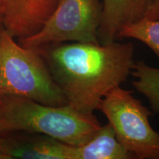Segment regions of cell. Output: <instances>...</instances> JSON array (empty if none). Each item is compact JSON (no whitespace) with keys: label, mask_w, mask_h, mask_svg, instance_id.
<instances>
[{"label":"cell","mask_w":159,"mask_h":159,"mask_svg":"<svg viewBox=\"0 0 159 159\" xmlns=\"http://www.w3.org/2000/svg\"><path fill=\"white\" fill-rule=\"evenodd\" d=\"M2 27V18L0 16V30H1Z\"/></svg>","instance_id":"14"},{"label":"cell","mask_w":159,"mask_h":159,"mask_svg":"<svg viewBox=\"0 0 159 159\" xmlns=\"http://www.w3.org/2000/svg\"><path fill=\"white\" fill-rule=\"evenodd\" d=\"M0 159H7L6 156L4 152L3 144H2V134H0Z\"/></svg>","instance_id":"13"},{"label":"cell","mask_w":159,"mask_h":159,"mask_svg":"<svg viewBox=\"0 0 159 159\" xmlns=\"http://www.w3.org/2000/svg\"><path fill=\"white\" fill-rule=\"evenodd\" d=\"M102 14L99 0H59L41 29L19 43L35 48L67 41L99 43Z\"/></svg>","instance_id":"5"},{"label":"cell","mask_w":159,"mask_h":159,"mask_svg":"<svg viewBox=\"0 0 159 159\" xmlns=\"http://www.w3.org/2000/svg\"><path fill=\"white\" fill-rule=\"evenodd\" d=\"M131 74L136 78L132 83L134 88L146 97L152 111L159 114V69L139 61Z\"/></svg>","instance_id":"10"},{"label":"cell","mask_w":159,"mask_h":159,"mask_svg":"<svg viewBox=\"0 0 159 159\" xmlns=\"http://www.w3.org/2000/svg\"><path fill=\"white\" fill-rule=\"evenodd\" d=\"M7 95L52 106L68 104L38 49L23 47L2 27L0 97Z\"/></svg>","instance_id":"3"},{"label":"cell","mask_w":159,"mask_h":159,"mask_svg":"<svg viewBox=\"0 0 159 159\" xmlns=\"http://www.w3.org/2000/svg\"><path fill=\"white\" fill-rule=\"evenodd\" d=\"M36 48L68 105L85 114L99 110L103 98L126 80L135 63L131 43H61Z\"/></svg>","instance_id":"1"},{"label":"cell","mask_w":159,"mask_h":159,"mask_svg":"<svg viewBox=\"0 0 159 159\" xmlns=\"http://www.w3.org/2000/svg\"><path fill=\"white\" fill-rule=\"evenodd\" d=\"M134 39L144 43L159 59V19L144 17L128 24L121 30L119 39Z\"/></svg>","instance_id":"11"},{"label":"cell","mask_w":159,"mask_h":159,"mask_svg":"<svg viewBox=\"0 0 159 159\" xmlns=\"http://www.w3.org/2000/svg\"><path fill=\"white\" fill-rule=\"evenodd\" d=\"M145 17L151 19H159V0H152L150 11Z\"/></svg>","instance_id":"12"},{"label":"cell","mask_w":159,"mask_h":159,"mask_svg":"<svg viewBox=\"0 0 159 159\" xmlns=\"http://www.w3.org/2000/svg\"><path fill=\"white\" fill-rule=\"evenodd\" d=\"M152 0H102V14L97 38L101 44L119 39L125 26L148 15Z\"/></svg>","instance_id":"8"},{"label":"cell","mask_w":159,"mask_h":159,"mask_svg":"<svg viewBox=\"0 0 159 159\" xmlns=\"http://www.w3.org/2000/svg\"><path fill=\"white\" fill-rule=\"evenodd\" d=\"M101 127L94 114L81 112L68 104L52 106L25 97H0V134H41L80 146Z\"/></svg>","instance_id":"2"},{"label":"cell","mask_w":159,"mask_h":159,"mask_svg":"<svg viewBox=\"0 0 159 159\" xmlns=\"http://www.w3.org/2000/svg\"><path fill=\"white\" fill-rule=\"evenodd\" d=\"M134 157L119 143L108 123L86 143L73 147V159H133Z\"/></svg>","instance_id":"9"},{"label":"cell","mask_w":159,"mask_h":159,"mask_svg":"<svg viewBox=\"0 0 159 159\" xmlns=\"http://www.w3.org/2000/svg\"><path fill=\"white\" fill-rule=\"evenodd\" d=\"M2 134L7 159H73L72 145L41 134Z\"/></svg>","instance_id":"7"},{"label":"cell","mask_w":159,"mask_h":159,"mask_svg":"<svg viewBox=\"0 0 159 159\" xmlns=\"http://www.w3.org/2000/svg\"><path fill=\"white\" fill-rule=\"evenodd\" d=\"M59 0H0L2 27L16 39L38 33Z\"/></svg>","instance_id":"6"},{"label":"cell","mask_w":159,"mask_h":159,"mask_svg":"<svg viewBox=\"0 0 159 159\" xmlns=\"http://www.w3.org/2000/svg\"><path fill=\"white\" fill-rule=\"evenodd\" d=\"M118 141L138 159H159V133L150 125L152 112L131 91L117 87L103 98L99 108Z\"/></svg>","instance_id":"4"}]
</instances>
